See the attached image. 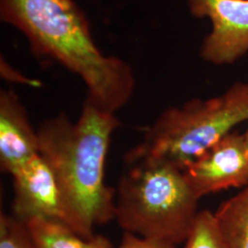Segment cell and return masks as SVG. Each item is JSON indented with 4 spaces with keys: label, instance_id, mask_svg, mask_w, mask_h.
<instances>
[{
    "label": "cell",
    "instance_id": "6da1fadb",
    "mask_svg": "<svg viewBox=\"0 0 248 248\" xmlns=\"http://www.w3.org/2000/svg\"><path fill=\"white\" fill-rule=\"evenodd\" d=\"M0 18L23 33L36 55L78 75L97 106L115 113L129 102L135 87L132 67L100 51L75 0H0Z\"/></svg>",
    "mask_w": 248,
    "mask_h": 248
},
{
    "label": "cell",
    "instance_id": "7a4b0ae2",
    "mask_svg": "<svg viewBox=\"0 0 248 248\" xmlns=\"http://www.w3.org/2000/svg\"><path fill=\"white\" fill-rule=\"evenodd\" d=\"M121 125L115 113L86 98L77 123L61 112L37 132L39 154L53 169L85 238L94 227L115 220L116 191L105 183L111 135Z\"/></svg>",
    "mask_w": 248,
    "mask_h": 248
},
{
    "label": "cell",
    "instance_id": "3957f363",
    "mask_svg": "<svg viewBox=\"0 0 248 248\" xmlns=\"http://www.w3.org/2000/svg\"><path fill=\"white\" fill-rule=\"evenodd\" d=\"M116 190L115 220L133 234L183 243L198 215L200 198L183 170L160 160L126 161Z\"/></svg>",
    "mask_w": 248,
    "mask_h": 248
},
{
    "label": "cell",
    "instance_id": "277c9868",
    "mask_svg": "<svg viewBox=\"0 0 248 248\" xmlns=\"http://www.w3.org/2000/svg\"><path fill=\"white\" fill-rule=\"evenodd\" d=\"M244 122H248V81H237L219 96L164 110L125 161L160 160L184 170Z\"/></svg>",
    "mask_w": 248,
    "mask_h": 248
},
{
    "label": "cell",
    "instance_id": "5b68a950",
    "mask_svg": "<svg viewBox=\"0 0 248 248\" xmlns=\"http://www.w3.org/2000/svg\"><path fill=\"white\" fill-rule=\"evenodd\" d=\"M11 175L15 190L13 216L24 222L33 218L58 222L84 237L57 177L40 154Z\"/></svg>",
    "mask_w": 248,
    "mask_h": 248
},
{
    "label": "cell",
    "instance_id": "8992f818",
    "mask_svg": "<svg viewBox=\"0 0 248 248\" xmlns=\"http://www.w3.org/2000/svg\"><path fill=\"white\" fill-rule=\"evenodd\" d=\"M189 13L208 18L212 31L202 43L206 62L231 64L248 53V0H186Z\"/></svg>",
    "mask_w": 248,
    "mask_h": 248
},
{
    "label": "cell",
    "instance_id": "52a82bcc",
    "mask_svg": "<svg viewBox=\"0 0 248 248\" xmlns=\"http://www.w3.org/2000/svg\"><path fill=\"white\" fill-rule=\"evenodd\" d=\"M200 199L248 185V155L244 133L233 131L183 170Z\"/></svg>",
    "mask_w": 248,
    "mask_h": 248
},
{
    "label": "cell",
    "instance_id": "ba28073f",
    "mask_svg": "<svg viewBox=\"0 0 248 248\" xmlns=\"http://www.w3.org/2000/svg\"><path fill=\"white\" fill-rule=\"evenodd\" d=\"M39 154V137L12 89L0 91V165L10 175Z\"/></svg>",
    "mask_w": 248,
    "mask_h": 248
},
{
    "label": "cell",
    "instance_id": "9c48e42d",
    "mask_svg": "<svg viewBox=\"0 0 248 248\" xmlns=\"http://www.w3.org/2000/svg\"><path fill=\"white\" fill-rule=\"evenodd\" d=\"M26 224L38 248H113L103 235L85 238L58 222L33 218Z\"/></svg>",
    "mask_w": 248,
    "mask_h": 248
},
{
    "label": "cell",
    "instance_id": "30bf717a",
    "mask_svg": "<svg viewBox=\"0 0 248 248\" xmlns=\"http://www.w3.org/2000/svg\"><path fill=\"white\" fill-rule=\"evenodd\" d=\"M226 248H248V185L214 213Z\"/></svg>",
    "mask_w": 248,
    "mask_h": 248
},
{
    "label": "cell",
    "instance_id": "8fae6325",
    "mask_svg": "<svg viewBox=\"0 0 248 248\" xmlns=\"http://www.w3.org/2000/svg\"><path fill=\"white\" fill-rule=\"evenodd\" d=\"M0 248H38L26 222L13 215H0Z\"/></svg>",
    "mask_w": 248,
    "mask_h": 248
},
{
    "label": "cell",
    "instance_id": "7c38bea8",
    "mask_svg": "<svg viewBox=\"0 0 248 248\" xmlns=\"http://www.w3.org/2000/svg\"><path fill=\"white\" fill-rule=\"evenodd\" d=\"M116 248H177V246L163 240L145 238L124 232L121 243Z\"/></svg>",
    "mask_w": 248,
    "mask_h": 248
},
{
    "label": "cell",
    "instance_id": "4fadbf2b",
    "mask_svg": "<svg viewBox=\"0 0 248 248\" xmlns=\"http://www.w3.org/2000/svg\"><path fill=\"white\" fill-rule=\"evenodd\" d=\"M1 73L2 75H13L15 77V79L14 81L18 82V83H22V84H27V85H31V86H33V87H38L40 86V82L39 81H32V80L28 79L24 77H18V73L16 72L12 71V69L9 67V65L6 63V62H1Z\"/></svg>",
    "mask_w": 248,
    "mask_h": 248
},
{
    "label": "cell",
    "instance_id": "5bb4252c",
    "mask_svg": "<svg viewBox=\"0 0 248 248\" xmlns=\"http://www.w3.org/2000/svg\"><path fill=\"white\" fill-rule=\"evenodd\" d=\"M244 136H245V142H246V146H247V151H248V129L247 130V132L244 133Z\"/></svg>",
    "mask_w": 248,
    "mask_h": 248
},
{
    "label": "cell",
    "instance_id": "9a60e30c",
    "mask_svg": "<svg viewBox=\"0 0 248 248\" xmlns=\"http://www.w3.org/2000/svg\"><path fill=\"white\" fill-rule=\"evenodd\" d=\"M225 248V247H224V246H221V247H217V248Z\"/></svg>",
    "mask_w": 248,
    "mask_h": 248
}]
</instances>
